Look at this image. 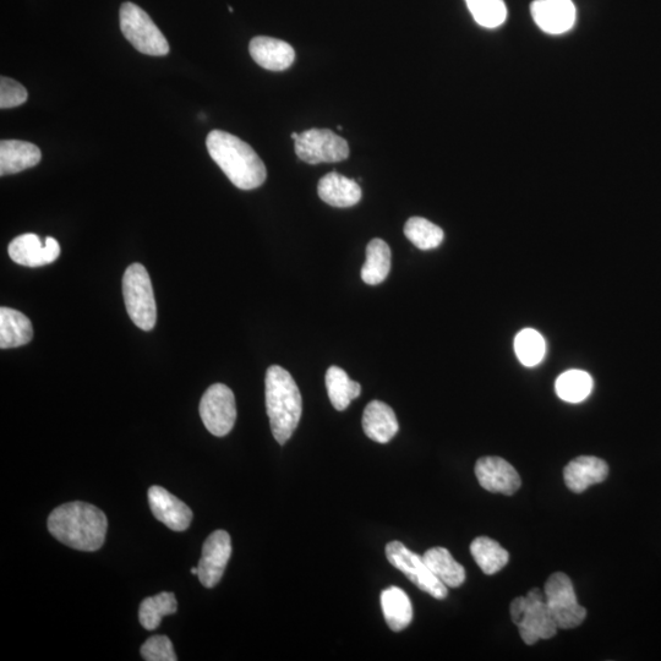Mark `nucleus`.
I'll use <instances>...</instances> for the list:
<instances>
[{
    "mask_svg": "<svg viewBox=\"0 0 661 661\" xmlns=\"http://www.w3.org/2000/svg\"><path fill=\"white\" fill-rule=\"evenodd\" d=\"M48 531L75 550L97 551L105 544L108 521L94 505L75 501L59 506L48 517Z\"/></svg>",
    "mask_w": 661,
    "mask_h": 661,
    "instance_id": "nucleus-1",
    "label": "nucleus"
},
{
    "mask_svg": "<svg viewBox=\"0 0 661 661\" xmlns=\"http://www.w3.org/2000/svg\"><path fill=\"white\" fill-rule=\"evenodd\" d=\"M207 150L226 174L242 190L261 187L267 177L266 167L253 147L238 136L222 130H213L206 139Z\"/></svg>",
    "mask_w": 661,
    "mask_h": 661,
    "instance_id": "nucleus-2",
    "label": "nucleus"
},
{
    "mask_svg": "<svg viewBox=\"0 0 661 661\" xmlns=\"http://www.w3.org/2000/svg\"><path fill=\"white\" fill-rule=\"evenodd\" d=\"M265 396L272 434L278 444L284 445L302 418L303 401L299 387L286 369L272 365L266 373Z\"/></svg>",
    "mask_w": 661,
    "mask_h": 661,
    "instance_id": "nucleus-3",
    "label": "nucleus"
},
{
    "mask_svg": "<svg viewBox=\"0 0 661 661\" xmlns=\"http://www.w3.org/2000/svg\"><path fill=\"white\" fill-rule=\"evenodd\" d=\"M512 621L520 630L523 642L528 646L550 639L556 635L557 625L545 602V594L538 588L532 589L527 597H518L511 604Z\"/></svg>",
    "mask_w": 661,
    "mask_h": 661,
    "instance_id": "nucleus-4",
    "label": "nucleus"
},
{
    "mask_svg": "<svg viewBox=\"0 0 661 661\" xmlns=\"http://www.w3.org/2000/svg\"><path fill=\"white\" fill-rule=\"evenodd\" d=\"M123 296L131 321L141 330L154 329L157 320L156 300L145 266L133 264L125 271Z\"/></svg>",
    "mask_w": 661,
    "mask_h": 661,
    "instance_id": "nucleus-5",
    "label": "nucleus"
},
{
    "mask_svg": "<svg viewBox=\"0 0 661 661\" xmlns=\"http://www.w3.org/2000/svg\"><path fill=\"white\" fill-rule=\"evenodd\" d=\"M120 30L127 40L146 56L162 57L169 53V43L150 15L134 3L120 7Z\"/></svg>",
    "mask_w": 661,
    "mask_h": 661,
    "instance_id": "nucleus-6",
    "label": "nucleus"
},
{
    "mask_svg": "<svg viewBox=\"0 0 661 661\" xmlns=\"http://www.w3.org/2000/svg\"><path fill=\"white\" fill-rule=\"evenodd\" d=\"M545 602L557 627L571 630L586 620L587 610L579 605L570 577L557 572L545 583Z\"/></svg>",
    "mask_w": 661,
    "mask_h": 661,
    "instance_id": "nucleus-7",
    "label": "nucleus"
},
{
    "mask_svg": "<svg viewBox=\"0 0 661 661\" xmlns=\"http://www.w3.org/2000/svg\"><path fill=\"white\" fill-rule=\"evenodd\" d=\"M386 556L390 564L403 572L420 591L439 600L445 599L449 595L445 584L439 581L426 566L423 556L414 554L406 545L401 542L387 544Z\"/></svg>",
    "mask_w": 661,
    "mask_h": 661,
    "instance_id": "nucleus-8",
    "label": "nucleus"
},
{
    "mask_svg": "<svg viewBox=\"0 0 661 661\" xmlns=\"http://www.w3.org/2000/svg\"><path fill=\"white\" fill-rule=\"evenodd\" d=\"M294 142L297 156L309 165L342 162L349 157L348 142L329 129L304 131Z\"/></svg>",
    "mask_w": 661,
    "mask_h": 661,
    "instance_id": "nucleus-9",
    "label": "nucleus"
},
{
    "mask_svg": "<svg viewBox=\"0 0 661 661\" xmlns=\"http://www.w3.org/2000/svg\"><path fill=\"white\" fill-rule=\"evenodd\" d=\"M200 417L212 435L223 437L231 433L237 420L233 391L223 384L209 387L201 398Z\"/></svg>",
    "mask_w": 661,
    "mask_h": 661,
    "instance_id": "nucleus-10",
    "label": "nucleus"
},
{
    "mask_svg": "<svg viewBox=\"0 0 661 661\" xmlns=\"http://www.w3.org/2000/svg\"><path fill=\"white\" fill-rule=\"evenodd\" d=\"M232 555L231 537L225 531L213 532L206 539L199 562V579L202 586L213 588L220 583Z\"/></svg>",
    "mask_w": 661,
    "mask_h": 661,
    "instance_id": "nucleus-11",
    "label": "nucleus"
},
{
    "mask_svg": "<svg viewBox=\"0 0 661 661\" xmlns=\"http://www.w3.org/2000/svg\"><path fill=\"white\" fill-rule=\"evenodd\" d=\"M480 485L490 493L513 495L521 488L520 474L501 457H483L475 464Z\"/></svg>",
    "mask_w": 661,
    "mask_h": 661,
    "instance_id": "nucleus-12",
    "label": "nucleus"
},
{
    "mask_svg": "<svg viewBox=\"0 0 661 661\" xmlns=\"http://www.w3.org/2000/svg\"><path fill=\"white\" fill-rule=\"evenodd\" d=\"M534 23L549 35H562L576 24L577 10L572 0H534L531 5Z\"/></svg>",
    "mask_w": 661,
    "mask_h": 661,
    "instance_id": "nucleus-13",
    "label": "nucleus"
},
{
    "mask_svg": "<svg viewBox=\"0 0 661 661\" xmlns=\"http://www.w3.org/2000/svg\"><path fill=\"white\" fill-rule=\"evenodd\" d=\"M8 251L10 259L26 267L52 264L60 255V247L56 239L47 237L43 244L41 238L34 233H26L15 238L9 244Z\"/></svg>",
    "mask_w": 661,
    "mask_h": 661,
    "instance_id": "nucleus-14",
    "label": "nucleus"
},
{
    "mask_svg": "<svg viewBox=\"0 0 661 661\" xmlns=\"http://www.w3.org/2000/svg\"><path fill=\"white\" fill-rule=\"evenodd\" d=\"M149 502L157 520L174 532L187 531L193 521V512L189 506L161 486L150 488Z\"/></svg>",
    "mask_w": 661,
    "mask_h": 661,
    "instance_id": "nucleus-15",
    "label": "nucleus"
},
{
    "mask_svg": "<svg viewBox=\"0 0 661 661\" xmlns=\"http://www.w3.org/2000/svg\"><path fill=\"white\" fill-rule=\"evenodd\" d=\"M249 51L256 64L271 71H283L291 68L296 59V52L289 43L272 37L253 38Z\"/></svg>",
    "mask_w": 661,
    "mask_h": 661,
    "instance_id": "nucleus-16",
    "label": "nucleus"
},
{
    "mask_svg": "<svg viewBox=\"0 0 661 661\" xmlns=\"http://www.w3.org/2000/svg\"><path fill=\"white\" fill-rule=\"evenodd\" d=\"M609 475V466L598 457L581 456L567 464L564 478L567 488L581 494L589 486L603 483Z\"/></svg>",
    "mask_w": 661,
    "mask_h": 661,
    "instance_id": "nucleus-17",
    "label": "nucleus"
},
{
    "mask_svg": "<svg viewBox=\"0 0 661 661\" xmlns=\"http://www.w3.org/2000/svg\"><path fill=\"white\" fill-rule=\"evenodd\" d=\"M362 424L365 435L379 444H387L400 430L395 412L389 404L381 401L366 406Z\"/></svg>",
    "mask_w": 661,
    "mask_h": 661,
    "instance_id": "nucleus-18",
    "label": "nucleus"
},
{
    "mask_svg": "<svg viewBox=\"0 0 661 661\" xmlns=\"http://www.w3.org/2000/svg\"><path fill=\"white\" fill-rule=\"evenodd\" d=\"M41 158V150L31 142L3 140L0 142V176H9L35 167Z\"/></svg>",
    "mask_w": 661,
    "mask_h": 661,
    "instance_id": "nucleus-19",
    "label": "nucleus"
},
{
    "mask_svg": "<svg viewBox=\"0 0 661 661\" xmlns=\"http://www.w3.org/2000/svg\"><path fill=\"white\" fill-rule=\"evenodd\" d=\"M320 199L333 207H352L362 200V188L354 179L337 172L326 174L318 185Z\"/></svg>",
    "mask_w": 661,
    "mask_h": 661,
    "instance_id": "nucleus-20",
    "label": "nucleus"
},
{
    "mask_svg": "<svg viewBox=\"0 0 661 661\" xmlns=\"http://www.w3.org/2000/svg\"><path fill=\"white\" fill-rule=\"evenodd\" d=\"M34 327L26 315L10 308L0 309V348H18L30 343Z\"/></svg>",
    "mask_w": 661,
    "mask_h": 661,
    "instance_id": "nucleus-21",
    "label": "nucleus"
},
{
    "mask_svg": "<svg viewBox=\"0 0 661 661\" xmlns=\"http://www.w3.org/2000/svg\"><path fill=\"white\" fill-rule=\"evenodd\" d=\"M380 600L386 624L393 632H401L411 625L413 608L406 592L398 587H390L381 593Z\"/></svg>",
    "mask_w": 661,
    "mask_h": 661,
    "instance_id": "nucleus-22",
    "label": "nucleus"
},
{
    "mask_svg": "<svg viewBox=\"0 0 661 661\" xmlns=\"http://www.w3.org/2000/svg\"><path fill=\"white\" fill-rule=\"evenodd\" d=\"M423 559L433 575L447 588L461 587L466 581V570L453 559L449 550L445 548L429 549L423 555Z\"/></svg>",
    "mask_w": 661,
    "mask_h": 661,
    "instance_id": "nucleus-23",
    "label": "nucleus"
},
{
    "mask_svg": "<svg viewBox=\"0 0 661 661\" xmlns=\"http://www.w3.org/2000/svg\"><path fill=\"white\" fill-rule=\"evenodd\" d=\"M391 271V249L384 240L376 238L366 247L362 280L370 286L384 282Z\"/></svg>",
    "mask_w": 661,
    "mask_h": 661,
    "instance_id": "nucleus-24",
    "label": "nucleus"
},
{
    "mask_svg": "<svg viewBox=\"0 0 661 661\" xmlns=\"http://www.w3.org/2000/svg\"><path fill=\"white\" fill-rule=\"evenodd\" d=\"M326 389L332 406L337 411H346L349 404L362 393V386L349 378L346 371L338 366H331L326 373Z\"/></svg>",
    "mask_w": 661,
    "mask_h": 661,
    "instance_id": "nucleus-25",
    "label": "nucleus"
},
{
    "mask_svg": "<svg viewBox=\"0 0 661 661\" xmlns=\"http://www.w3.org/2000/svg\"><path fill=\"white\" fill-rule=\"evenodd\" d=\"M471 553L477 565L482 568L485 575H495L504 568L510 555L495 540L488 537H479L471 544Z\"/></svg>",
    "mask_w": 661,
    "mask_h": 661,
    "instance_id": "nucleus-26",
    "label": "nucleus"
},
{
    "mask_svg": "<svg viewBox=\"0 0 661 661\" xmlns=\"http://www.w3.org/2000/svg\"><path fill=\"white\" fill-rule=\"evenodd\" d=\"M178 603L173 593L163 592L146 598L140 605L139 620L147 631H154L161 625L163 617L177 613Z\"/></svg>",
    "mask_w": 661,
    "mask_h": 661,
    "instance_id": "nucleus-27",
    "label": "nucleus"
},
{
    "mask_svg": "<svg viewBox=\"0 0 661 661\" xmlns=\"http://www.w3.org/2000/svg\"><path fill=\"white\" fill-rule=\"evenodd\" d=\"M556 393L562 401L579 403L591 395L592 376L582 370H568L556 380Z\"/></svg>",
    "mask_w": 661,
    "mask_h": 661,
    "instance_id": "nucleus-28",
    "label": "nucleus"
},
{
    "mask_svg": "<svg viewBox=\"0 0 661 661\" xmlns=\"http://www.w3.org/2000/svg\"><path fill=\"white\" fill-rule=\"evenodd\" d=\"M404 234L409 242L420 250H433L440 247L445 237L444 231L439 226L422 217L409 218L404 226Z\"/></svg>",
    "mask_w": 661,
    "mask_h": 661,
    "instance_id": "nucleus-29",
    "label": "nucleus"
},
{
    "mask_svg": "<svg viewBox=\"0 0 661 661\" xmlns=\"http://www.w3.org/2000/svg\"><path fill=\"white\" fill-rule=\"evenodd\" d=\"M466 4L475 23L486 29H496L507 19L504 0H466Z\"/></svg>",
    "mask_w": 661,
    "mask_h": 661,
    "instance_id": "nucleus-30",
    "label": "nucleus"
},
{
    "mask_svg": "<svg viewBox=\"0 0 661 661\" xmlns=\"http://www.w3.org/2000/svg\"><path fill=\"white\" fill-rule=\"evenodd\" d=\"M515 351L518 360L528 368L542 362L546 344L542 335L533 329H524L516 336Z\"/></svg>",
    "mask_w": 661,
    "mask_h": 661,
    "instance_id": "nucleus-31",
    "label": "nucleus"
},
{
    "mask_svg": "<svg viewBox=\"0 0 661 661\" xmlns=\"http://www.w3.org/2000/svg\"><path fill=\"white\" fill-rule=\"evenodd\" d=\"M141 655L146 661H176L171 639L166 636H154L142 644Z\"/></svg>",
    "mask_w": 661,
    "mask_h": 661,
    "instance_id": "nucleus-32",
    "label": "nucleus"
},
{
    "mask_svg": "<svg viewBox=\"0 0 661 661\" xmlns=\"http://www.w3.org/2000/svg\"><path fill=\"white\" fill-rule=\"evenodd\" d=\"M27 90L13 79L2 76L0 79V107L9 109L24 105L27 101Z\"/></svg>",
    "mask_w": 661,
    "mask_h": 661,
    "instance_id": "nucleus-33",
    "label": "nucleus"
},
{
    "mask_svg": "<svg viewBox=\"0 0 661 661\" xmlns=\"http://www.w3.org/2000/svg\"><path fill=\"white\" fill-rule=\"evenodd\" d=\"M191 573H193V575L198 576L199 575V568L198 567L191 568Z\"/></svg>",
    "mask_w": 661,
    "mask_h": 661,
    "instance_id": "nucleus-34",
    "label": "nucleus"
},
{
    "mask_svg": "<svg viewBox=\"0 0 661 661\" xmlns=\"http://www.w3.org/2000/svg\"><path fill=\"white\" fill-rule=\"evenodd\" d=\"M299 133H292V139L296 141L299 138Z\"/></svg>",
    "mask_w": 661,
    "mask_h": 661,
    "instance_id": "nucleus-35",
    "label": "nucleus"
}]
</instances>
